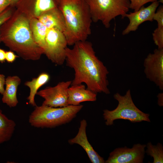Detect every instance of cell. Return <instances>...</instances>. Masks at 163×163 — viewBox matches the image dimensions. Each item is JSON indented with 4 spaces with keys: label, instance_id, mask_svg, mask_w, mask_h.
Masks as SVG:
<instances>
[{
    "label": "cell",
    "instance_id": "1",
    "mask_svg": "<svg viewBox=\"0 0 163 163\" xmlns=\"http://www.w3.org/2000/svg\"><path fill=\"white\" fill-rule=\"evenodd\" d=\"M66 65L75 71L71 85L85 83L87 88L97 94L110 93L107 75L109 72L96 56L92 43L86 40L75 43L66 50Z\"/></svg>",
    "mask_w": 163,
    "mask_h": 163
},
{
    "label": "cell",
    "instance_id": "2",
    "mask_svg": "<svg viewBox=\"0 0 163 163\" xmlns=\"http://www.w3.org/2000/svg\"><path fill=\"white\" fill-rule=\"evenodd\" d=\"M30 17L16 8L0 27V41L23 59L36 61L40 59L44 50L33 39Z\"/></svg>",
    "mask_w": 163,
    "mask_h": 163
},
{
    "label": "cell",
    "instance_id": "3",
    "mask_svg": "<svg viewBox=\"0 0 163 163\" xmlns=\"http://www.w3.org/2000/svg\"><path fill=\"white\" fill-rule=\"evenodd\" d=\"M59 8L65 19L63 33L68 45L86 40L91 33L92 21L85 0H60Z\"/></svg>",
    "mask_w": 163,
    "mask_h": 163
},
{
    "label": "cell",
    "instance_id": "4",
    "mask_svg": "<svg viewBox=\"0 0 163 163\" xmlns=\"http://www.w3.org/2000/svg\"><path fill=\"white\" fill-rule=\"evenodd\" d=\"M83 106L69 105L55 107L42 105L37 106L29 116V122L31 126L37 128L55 127L72 120Z\"/></svg>",
    "mask_w": 163,
    "mask_h": 163
},
{
    "label": "cell",
    "instance_id": "5",
    "mask_svg": "<svg viewBox=\"0 0 163 163\" xmlns=\"http://www.w3.org/2000/svg\"><path fill=\"white\" fill-rule=\"evenodd\" d=\"M113 97L118 102L116 108L112 110H103V117L107 126L113 125L114 121L117 119L127 120L133 123L142 121L150 122L149 114L140 110L134 104L130 89L123 96L117 93Z\"/></svg>",
    "mask_w": 163,
    "mask_h": 163
},
{
    "label": "cell",
    "instance_id": "6",
    "mask_svg": "<svg viewBox=\"0 0 163 163\" xmlns=\"http://www.w3.org/2000/svg\"><path fill=\"white\" fill-rule=\"evenodd\" d=\"M90 10L92 21L101 22L106 28L110 26L111 21L117 17L122 18L129 8V0H85Z\"/></svg>",
    "mask_w": 163,
    "mask_h": 163
},
{
    "label": "cell",
    "instance_id": "7",
    "mask_svg": "<svg viewBox=\"0 0 163 163\" xmlns=\"http://www.w3.org/2000/svg\"><path fill=\"white\" fill-rule=\"evenodd\" d=\"M67 45L66 39L62 31L56 28L48 29L44 54L52 62L58 65L63 64Z\"/></svg>",
    "mask_w": 163,
    "mask_h": 163
},
{
    "label": "cell",
    "instance_id": "8",
    "mask_svg": "<svg viewBox=\"0 0 163 163\" xmlns=\"http://www.w3.org/2000/svg\"><path fill=\"white\" fill-rule=\"evenodd\" d=\"M72 81L62 82L54 87H48L37 92L44 99L42 105L58 107L68 106V89Z\"/></svg>",
    "mask_w": 163,
    "mask_h": 163
},
{
    "label": "cell",
    "instance_id": "9",
    "mask_svg": "<svg viewBox=\"0 0 163 163\" xmlns=\"http://www.w3.org/2000/svg\"><path fill=\"white\" fill-rule=\"evenodd\" d=\"M144 72L146 78L163 90V49H155L145 59Z\"/></svg>",
    "mask_w": 163,
    "mask_h": 163
},
{
    "label": "cell",
    "instance_id": "10",
    "mask_svg": "<svg viewBox=\"0 0 163 163\" xmlns=\"http://www.w3.org/2000/svg\"><path fill=\"white\" fill-rule=\"evenodd\" d=\"M146 145L134 144L131 148H117L111 152L106 163H142Z\"/></svg>",
    "mask_w": 163,
    "mask_h": 163
},
{
    "label": "cell",
    "instance_id": "11",
    "mask_svg": "<svg viewBox=\"0 0 163 163\" xmlns=\"http://www.w3.org/2000/svg\"><path fill=\"white\" fill-rule=\"evenodd\" d=\"M159 3L158 1H156L148 7L143 6L137 11L126 14L125 18H127L129 22L123 30L122 35H126L131 32L136 31L139 26L145 21H152L154 15L159 5Z\"/></svg>",
    "mask_w": 163,
    "mask_h": 163
},
{
    "label": "cell",
    "instance_id": "12",
    "mask_svg": "<svg viewBox=\"0 0 163 163\" xmlns=\"http://www.w3.org/2000/svg\"><path fill=\"white\" fill-rule=\"evenodd\" d=\"M60 0H19L15 7L31 17L37 18L43 12L59 8Z\"/></svg>",
    "mask_w": 163,
    "mask_h": 163
},
{
    "label": "cell",
    "instance_id": "13",
    "mask_svg": "<svg viewBox=\"0 0 163 163\" xmlns=\"http://www.w3.org/2000/svg\"><path fill=\"white\" fill-rule=\"evenodd\" d=\"M86 120L81 121L78 132L74 138L68 140L70 144H76L80 145L85 150L91 162L92 163H104L103 158L94 149L88 139L86 133Z\"/></svg>",
    "mask_w": 163,
    "mask_h": 163
},
{
    "label": "cell",
    "instance_id": "14",
    "mask_svg": "<svg viewBox=\"0 0 163 163\" xmlns=\"http://www.w3.org/2000/svg\"><path fill=\"white\" fill-rule=\"evenodd\" d=\"M71 85L68 91L69 105L77 106L83 102L96 100L97 94L86 88L85 85L80 84Z\"/></svg>",
    "mask_w": 163,
    "mask_h": 163
},
{
    "label": "cell",
    "instance_id": "15",
    "mask_svg": "<svg viewBox=\"0 0 163 163\" xmlns=\"http://www.w3.org/2000/svg\"><path fill=\"white\" fill-rule=\"evenodd\" d=\"M37 18L48 29H57L63 33L65 29L64 17L59 8L43 12Z\"/></svg>",
    "mask_w": 163,
    "mask_h": 163
},
{
    "label": "cell",
    "instance_id": "16",
    "mask_svg": "<svg viewBox=\"0 0 163 163\" xmlns=\"http://www.w3.org/2000/svg\"><path fill=\"white\" fill-rule=\"evenodd\" d=\"M21 79L16 75L8 76L5 79L6 88L3 94L2 101L10 107H16L18 103L17 92Z\"/></svg>",
    "mask_w": 163,
    "mask_h": 163
},
{
    "label": "cell",
    "instance_id": "17",
    "mask_svg": "<svg viewBox=\"0 0 163 163\" xmlns=\"http://www.w3.org/2000/svg\"><path fill=\"white\" fill-rule=\"evenodd\" d=\"M30 27L35 42L43 50L46 45V37L48 29L37 18L30 17Z\"/></svg>",
    "mask_w": 163,
    "mask_h": 163
},
{
    "label": "cell",
    "instance_id": "18",
    "mask_svg": "<svg viewBox=\"0 0 163 163\" xmlns=\"http://www.w3.org/2000/svg\"><path fill=\"white\" fill-rule=\"evenodd\" d=\"M50 79V76L48 73L43 72L37 78H33L31 81L25 83V85L29 87L30 90L29 95L27 98L29 104L33 106H37L34 100L35 96L39 88L47 83Z\"/></svg>",
    "mask_w": 163,
    "mask_h": 163
},
{
    "label": "cell",
    "instance_id": "19",
    "mask_svg": "<svg viewBox=\"0 0 163 163\" xmlns=\"http://www.w3.org/2000/svg\"><path fill=\"white\" fill-rule=\"evenodd\" d=\"M16 126L15 122L8 119L0 109V144L11 139Z\"/></svg>",
    "mask_w": 163,
    "mask_h": 163
},
{
    "label": "cell",
    "instance_id": "20",
    "mask_svg": "<svg viewBox=\"0 0 163 163\" xmlns=\"http://www.w3.org/2000/svg\"><path fill=\"white\" fill-rule=\"evenodd\" d=\"M146 147L145 153L153 158V163H163V146L161 143L158 142L156 145H153L149 142L146 145Z\"/></svg>",
    "mask_w": 163,
    "mask_h": 163
},
{
    "label": "cell",
    "instance_id": "21",
    "mask_svg": "<svg viewBox=\"0 0 163 163\" xmlns=\"http://www.w3.org/2000/svg\"><path fill=\"white\" fill-rule=\"evenodd\" d=\"M155 44L158 49H163V27H157L152 34Z\"/></svg>",
    "mask_w": 163,
    "mask_h": 163
},
{
    "label": "cell",
    "instance_id": "22",
    "mask_svg": "<svg viewBox=\"0 0 163 163\" xmlns=\"http://www.w3.org/2000/svg\"><path fill=\"white\" fill-rule=\"evenodd\" d=\"M129 8L134 11L139 10L140 8L147 3L152 2L158 0H129Z\"/></svg>",
    "mask_w": 163,
    "mask_h": 163
},
{
    "label": "cell",
    "instance_id": "23",
    "mask_svg": "<svg viewBox=\"0 0 163 163\" xmlns=\"http://www.w3.org/2000/svg\"><path fill=\"white\" fill-rule=\"evenodd\" d=\"M14 7L9 6L3 12L0 13V28L1 25L11 16L14 11Z\"/></svg>",
    "mask_w": 163,
    "mask_h": 163
},
{
    "label": "cell",
    "instance_id": "24",
    "mask_svg": "<svg viewBox=\"0 0 163 163\" xmlns=\"http://www.w3.org/2000/svg\"><path fill=\"white\" fill-rule=\"evenodd\" d=\"M153 20L157 23L158 27H163V6L160 5L155 11L153 17Z\"/></svg>",
    "mask_w": 163,
    "mask_h": 163
},
{
    "label": "cell",
    "instance_id": "25",
    "mask_svg": "<svg viewBox=\"0 0 163 163\" xmlns=\"http://www.w3.org/2000/svg\"><path fill=\"white\" fill-rule=\"evenodd\" d=\"M19 57L18 56L16 55L13 51L11 50L6 51L5 60L8 63H12L16 59Z\"/></svg>",
    "mask_w": 163,
    "mask_h": 163
},
{
    "label": "cell",
    "instance_id": "26",
    "mask_svg": "<svg viewBox=\"0 0 163 163\" xmlns=\"http://www.w3.org/2000/svg\"><path fill=\"white\" fill-rule=\"evenodd\" d=\"M11 0H0V13L11 5Z\"/></svg>",
    "mask_w": 163,
    "mask_h": 163
},
{
    "label": "cell",
    "instance_id": "27",
    "mask_svg": "<svg viewBox=\"0 0 163 163\" xmlns=\"http://www.w3.org/2000/svg\"><path fill=\"white\" fill-rule=\"evenodd\" d=\"M5 76L0 74V93L3 94L5 91L4 86L5 84Z\"/></svg>",
    "mask_w": 163,
    "mask_h": 163
},
{
    "label": "cell",
    "instance_id": "28",
    "mask_svg": "<svg viewBox=\"0 0 163 163\" xmlns=\"http://www.w3.org/2000/svg\"><path fill=\"white\" fill-rule=\"evenodd\" d=\"M6 51L0 48V62L3 63L5 61Z\"/></svg>",
    "mask_w": 163,
    "mask_h": 163
},
{
    "label": "cell",
    "instance_id": "29",
    "mask_svg": "<svg viewBox=\"0 0 163 163\" xmlns=\"http://www.w3.org/2000/svg\"><path fill=\"white\" fill-rule=\"evenodd\" d=\"M158 98V105L160 106H163V93H159L157 96Z\"/></svg>",
    "mask_w": 163,
    "mask_h": 163
},
{
    "label": "cell",
    "instance_id": "30",
    "mask_svg": "<svg viewBox=\"0 0 163 163\" xmlns=\"http://www.w3.org/2000/svg\"><path fill=\"white\" fill-rule=\"evenodd\" d=\"M19 0H11V4L10 6L15 7Z\"/></svg>",
    "mask_w": 163,
    "mask_h": 163
},
{
    "label": "cell",
    "instance_id": "31",
    "mask_svg": "<svg viewBox=\"0 0 163 163\" xmlns=\"http://www.w3.org/2000/svg\"><path fill=\"white\" fill-rule=\"evenodd\" d=\"M159 2L163 3V0H158Z\"/></svg>",
    "mask_w": 163,
    "mask_h": 163
}]
</instances>
